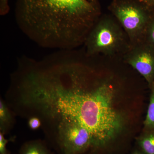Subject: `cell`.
Returning <instances> with one entry per match:
<instances>
[{
    "label": "cell",
    "instance_id": "cell-12",
    "mask_svg": "<svg viewBox=\"0 0 154 154\" xmlns=\"http://www.w3.org/2000/svg\"><path fill=\"white\" fill-rule=\"evenodd\" d=\"M136 4L151 15L150 11L154 8V0H122Z\"/></svg>",
    "mask_w": 154,
    "mask_h": 154
},
{
    "label": "cell",
    "instance_id": "cell-10",
    "mask_svg": "<svg viewBox=\"0 0 154 154\" xmlns=\"http://www.w3.org/2000/svg\"><path fill=\"white\" fill-rule=\"evenodd\" d=\"M145 126L149 128H154V85L152 86L149 104L144 121Z\"/></svg>",
    "mask_w": 154,
    "mask_h": 154
},
{
    "label": "cell",
    "instance_id": "cell-1",
    "mask_svg": "<svg viewBox=\"0 0 154 154\" xmlns=\"http://www.w3.org/2000/svg\"><path fill=\"white\" fill-rule=\"evenodd\" d=\"M94 73L88 65L67 57L48 64L29 86V115L40 119L45 132L75 124L90 132L95 147L108 143L122 130L123 119L113 106V86L93 79Z\"/></svg>",
    "mask_w": 154,
    "mask_h": 154
},
{
    "label": "cell",
    "instance_id": "cell-11",
    "mask_svg": "<svg viewBox=\"0 0 154 154\" xmlns=\"http://www.w3.org/2000/svg\"><path fill=\"white\" fill-rule=\"evenodd\" d=\"M144 41L154 48V19L153 18L151 19L148 25Z\"/></svg>",
    "mask_w": 154,
    "mask_h": 154
},
{
    "label": "cell",
    "instance_id": "cell-9",
    "mask_svg": "<svg viewBox=\"0 0 154 154\" xmlns=\"http://www.w3.org/2000/svg\"><path fill=\"white\" fill-rule=\"evenodd\" d=\"M139 145L146 154H154V133L143 137L140 139Z\"/></svg>",
    "mask_w": 154,
    "mask_h": 154
},
{
    "label": "cell",
    "instance_id": "cell-13",
    "mask_svg": "<svg viewBox=\"0 0 154 154\" xmlns=\"http://www.w3.org/2000/svg\"><path fill=\"white\" fill-rule=\"evenodd\" d=\"M5 134L0 132V154H9L7 149V144L9 142L14 140V137L7 139L5 137Z\"/></svg>",
    "mask_w": 154,
    "mask_h": 154
},
{
    "label": "cell",
    "instance_id": "cell-15",
    "mask_svg": "<svg viewBox=\"0 0 154 154\" xmlns=\"http://www.w3.org/2000/svg\"><path fill=\"white\" fill-rule=\"evenodd\" d=\"M10 11L9 0H0V15L5 16L8 14Z\"/></svg>",
    "mask_w": 154,
    "mask_h": 154
},
{
    "label": "cell",
    "instance_id": "cell-14",
    "mask_svg": "<svg viewBox=\"0 0 154 154\" xmlns=\"http://www.w3.org/2000/svg\"><path fill=\"white\" fill-rule=\"evenodd\" d=\"M28 126L32 130H36L42 127L41 120L40 119L36 116H31L28 118Z\"/></svg>",
    "mask_w": 154,
    "mask_h": 154
},
{
    "label": "cell",
    "instance_id": "cell-3",
    "mask_svg": "<svg viewBox=\"0 0 154 154\" xmlns=\"http://www.w3.org/2000/svg\"><path fill=\"white\" fill-rule=\"evenodd\" d=\"M84 45L85 52L89 57H123L131 46L126 33L111 14L101 15Z\"/></svg>",
    "mask_w": 154,
    "mask_h": 154
},
{
    "label": "cell",
    "instance_id": "cell-17",
    "mask_svg": "<svg viewBox=\"0 0 154 154\" xmlns=\"http://www.w3.org/2000/svg\"><path fill=\"white\" fill-rule=\"evenodd\" d=\"M89 1H91V2H99V0H89Z\"/></svg>",
    "mask_w": 154,
    "mask_h": 154
},
{
    "label": "cell",
    "instance_id": "cell-8",
    "mask_svg": "<svg viewBox=\"0 0 154 154\" xmlns=\"http://www.w3.org/2000/svg\"><path fill=\"white\" fill-rule=\"evenodd\" d=\"M20 154H51L46 146L40 140H32L24 143L20 149Z\"/></svg>",
    "mask_w": 154,
    "mask_h": 154
},
{
    "label": "cell",
    "instance_id": "cell-2",
    "mask_svg": "<svg viewBox=\"0 0 154 154\" xmlns=\"http://www.w3.org/2000/svg\"><path fill=\"white\" fill-rule=\"evenodd\" d=\"M102 15L99 2L89 0H16L20 30L40 47L75 49L84 45Z\"/></svg>",
    "mask_w": 154,
    "mask_h": 154
},
{
    "label": "cell",
    "instance_id": "cell-4",
    "mask_svg": "<svg viewBox=\"0 0 154 154\" xmlns=\"http://www.w3.org/2000/svg\"><path fill=\"white\" fill-rule=\"evenodd\" d=\"M108 9L126 33L131 45L144 41L152 18L148 13L136 4L122 0H112Z\"/></svg>",
    "mask_w": 154,
    "mask_h": 154
},
{
    "label": "cell",
    "instance_id": "cell-7",
    "mask_svg": "<svg viewBox=\"0 0 154 154\" xmlns=\"http://www.w3.org/2000/svg\"><path fill=\"white\" fill-rule=\"evenodd\" d=\"M15 113L9 107L7 102L0 100V132L8 133L15 124Z\"/></svg>",
    "mask_w": 154,
    "mask_h": 154
},
{
    "label": "cell",
    "instance_id": "cell-6",
    "mask_svg": "<svg viewBox=\"0 0 154 154\" xmlns=\"http://www.w3.org/2000/svg\"><path fill=\"white\" fill-rule=\"evenodd\" d=\"M122 57L126 63L151 84L154 78V48L143 41L131 45Z\"/></svg>",
    "mask_w": 154,
    "mask_h": 154
},
{
    "label": "cell",
    "instance_id": "cell-5",
    "mask_svg": "<svg viewBox=\"0 0 154 154\" xmlns=\"http://www.w3.org/2000/svg\"><path fill=\"white\" fill-rule=\"evenodd\" d=\"M45 133L55 140L63 154H82L90 147H95L92 135L79 125H60Z\"/></svg>",
    "mask_w": 154,
    "mask_h": 154
},
{
    "label": "cell",
    "instance_id": "cell-16",
    "mask_svg": "<svg viewBox=\"0 0 154 154\" xmlns=\"http://www.w3.org/2000/svg\"><path fill=\"white\" fill-rule=\"evenodd\" d=\"M132 154H142L141 153L139 152H135L134 153H133Z\"/></svg>",
    "mask_w": 154,
    "mask_h": 154
}]
</instances>
